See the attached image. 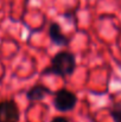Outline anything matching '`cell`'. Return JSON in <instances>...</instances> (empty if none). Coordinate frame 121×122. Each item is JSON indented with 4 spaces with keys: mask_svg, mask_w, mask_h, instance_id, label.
I'll return each mask as SVG.
<instances>
[{
    "mask_svg": "<svg viewBox=\"0 0 121 122\" xmlns=\"http://www.w3.org/2000/svg\"><path fill=\"white\" fill-rule=\"evenodd\" d=\"M76 69V58L69 51H59L56 53L52 59L50 66L43 70V75H57L61 77L71 76Z\"/></svg>",
    "mask_w": 121,
    "mask_h": 122,
    "instance_id": "1",
    "label": "cell"
},
{
    "mask_svg": "<svg viewBox=\"0 0 121 122\" xmlns=\"http://www.w3.org/2000/svg\"><path fill=\"white\" fill-rule=\"evenodd\" d=\"M77 103V97L74 92L68 89H61L56 92L53 106L59 112H70L75 108Z\"/></svg>",
    "mask_w": 121,
    "mask_h": 122,
    "instance_id": "2",
    "label": "cell"
},
{
    "mask_svg": "<svg viewBox=\"0 0 121 122\" xmlns=\"http://www.w3.org/2000/svg\"><path fill=\"white\" fill-rule=\"evenodd\" d=\"M20 112L13 100L0 101V122H19Z\"/></svg>",
    "mask_w": 121,
    "mask_h": 122,
    "instance_id": "3",
    "label": "cell"
},
{
    "mask_svg": "<svg viewBox=\"0 0 121 122\" xmlns=\"http://www.w3.org/2000/svg\"><path fill=\"white\" fill-rule=\"evenodd\" d=\"M49 37L53 44L58 46H67L69 44V38L65 35H63L58 23H51L49 27Z\"/></svg>",
    "mask_w": 121,
    "mask_h": 122,
    "instance_id": "4",
    "label": "cell"
},
{
    "mask_svg": "<svg viewBox=\"0 0 121 122\" xmlns=\"http://www.w3.org/2000/svg\"><path fill=\"white\" fill-rule=\"evenodd\" d=\"M51 94V90L43 85V84H36L33 85L32 88H30L26 92V97L29 101H42L45 98L46 95H50Z\"/></svg>",
    "mask_w": 121,
    "mask_h": 122,
    "instance_id": "5",
    "label": "cell"
},
{
    "mask_svg": "<svg viewBox=\"0 0 121 122\" xmlns=\"http://www.w3.org/2000/svg\"><path fill=\"white\" fill-rule=\"evenodd\" d=\"M109 114L112 119L114 120V122H121V102H115L112 106Z\"/></svg>",
    "mask_w": 121,
    "mask_h": 122,
    "instance_id": "6",
    "label": "cell"
},
{
    "mask_svg": "<svg viewBox=\"0 0 121 122\" xmlns=\"http://www.w3.org/2000/svg\"><path fill=\"white\" fill-rule=\"evenodd\" d=\"M50 122H70V121H69L67 117H64V116H56V117H53Z\"/></svg>",
    "mask_w": 121,
    "mask_h": 122,
    "instance_id": "7",
    "label": "cell"
}]
</instances>
